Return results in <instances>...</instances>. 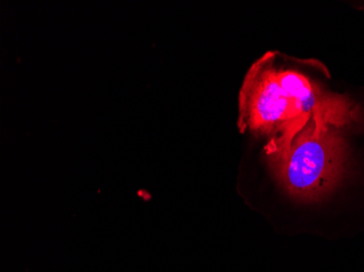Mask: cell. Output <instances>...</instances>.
Segmentation results:
<instances>
[{
	"label": "cell",
	"mask_w": 364,
	"mask_h": 272,
	"mask_svg": "<svg viewBox=\"0 0 364 272\" xmlns=\"http://www.w3.org/2000/svg\"><path fill=\"white\" fill-rule=\"evenodd\" d=\"M269 155L280 183L302 200L324 197L345 171V144L335 126L321 119L311 120L289 144Z\"/></svg>",
	"instance_id": "6da1fadb"
},
{
	"label": "cell",
	"mask_w": 364,
	"mask_h": 272,
	"mask_svg": "<svg viewBox=\"0 0 364 272\" xmlns=\"http://www.w3.org/2000/svg\"><path fill=\"white\" fill-rule=\"evenodd\" d=\"M294 98L278 79L277 70L269 67L267 57L255 63L247 73L240 93L241 131L255 134H279L267 154L289 144L306 124Z\"/></svg>",
	"instance_id": "7a4b0ae2"
},
{
	"label": "cell",
	"mask_w": 364,
	"mask_h": 272,
	"mask_svg": "<svg viewBox=\"0 0 364 272\" xmlns=\"http://www.w3.org/2000/svg\"><path fill=\"white\" fill-rule=\"evenodd\" d=\"M278 79L290 94L301 114L308 119H321L329 126H348L358 121V109L346 98L331 95L294 70H277Z\"/></svg>",
	"instance_id": "3957f363"
}]
</instances>
